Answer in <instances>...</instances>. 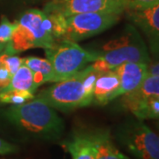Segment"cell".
Segmentation results:
<instances>
[{"label":"cell","mask_w":159,"mask_h":159,"mask_svg":"<svg viewBox=\"0 0 159 159\" xmlns=\"http://www.w3.org/2000/svg\"><path fill=\"white\" fill-rule=\"evenodd\" d=\"M119 79V97L135 90L148 74V64L125 62L114 68Z\"/></svg>","instance_id":"10"},{"label":"cell","mask_w":159,"mask_h":159,"mask_svg":"<svg viewBox=\"0 0 159 159\" xmlns=\"http://www.w3.org/2000/svg\"><path fill=\"white\" fill-rule=\"evenodd\" d=\"M18 150L16 146L12 145L11 143H8L6 141L0 139V154L4 155V154L14 153Z\"/></svg>","instance_id":"22"},{"label":"cell","mask_w":159,"mask_h":159,"mask_svg":"<svg viewBox=\"0 0 159 159\" xmlns=\"http://www.w3.org/2000/svg\"><path fill=\"white\" fill-rule=\"evenodd\" d=\"M150 57L141 34L134 25L129 24L119 37L110 41L103 51L97 52V58L91 66L98 72H105L125 62L148 64Z\"/></svg>","instance_id":"2"},{"label":"cell","mask_w":159,"mask_h":159,"mask_svg":"<svg viewBox=\"0 0 159 159\" xmlns=\"http://www.w3.org/2000/svg\"><path fill=\"white\" fill-rule=\"evenodd\" d=\"M63 148L73 159H95L93 145L89 131H78L62 143Z\"/></svg>","instance_id":"14"},{"label":"cell","mask_w":159,"mask_h":159,"mask_svg":"<svg viewBox=\"0 0 159 159\" xmlns=\"http://www.w3.org/2000/svg\"><path fill=\"white\" fill-rule=\"evenodd\" d=\"M15 22H11L9 20L3 16L0 21V43H8L11 39L13 31L15 29Z\"/></svg>","instance_id":"18"},{"label":"cell","mask_w":159,"mask_h":159,"mask_svg":"<svg viewBox=\"0 0 159 159\" xmlns=\"http://www.w3.org/2000/svg\"><path fill=\"white\" fill-rule=\"evenodd\" d=\"M3 55H4V54L0 55V66H1V64H2V58H3Z\"/></svg>","instance_id":"25"},{"label":"cell","mask_w":159,"mask_h":159,"mask_svg":"<svg viewBox=\"0 0 159 159\" xmlns=\"http://www.w3.org/2000/svg\"><path fill=\"white\" fill-rule=\"evenodd\" d=\"M89 66L67 79L57 81L56 84L42 90L36 98L53 109L67 111L91 104L86 97L83 81Z\"/></svg>","instance_id":"5"},{"label":"cell","mask_w":159,"mask_h":159,"mask_svg":"<svg viewBox=\"0 0 159 159\" xmlns=\"http://www.w3.org/2000/svg\"><path fill=\"white\" fill-rule=\"evenodd\" d=\"M148 74L159 75V59L150 60L148 64Z\"/></svg>","instance_id":"23"},{"label":"cell","mask_w":159,"mask_h":159,"mask_svg":"<svg viewBox=\"0 0 159 159\" xmlns=\"http://www.w3.org/2000/svg\"><path fill=\"white\" fill-rule=\"evenodd\" d=\"M119 14L108 12L78 13L66 17V32L61 41L79 42L111 28L120 19Z\"/></svg>","instance_id":"7"},{"label":"cell","mask_w":159,"mask_h":159,"mask_svg":"<svg viewBox=\"0 0 159 159\" xmlns=\"http://www.w3.org/2000/svg\"><path fill=\"white\" fill-rule=\"evenodd\" d=\"M127 9V0H51L44 6L46 13L65 17L87 12H108L122 15Z\"/></svg>","instance_id":"8"},{"label":"cell","mask_w":159,"mask_h":159,"mask_svg":"<svg viewBox=\"0 0 159 159\" xmlns=\"http://www.w3.org/2000/svg\"><path fill=\"white\" fill-rule=\"evenodd\" d=\"M45 12L38 9H30L20 15L15 21L16 27L10 41L15 53L33 48L47 49L56 41L43 27Z\"/></svg>","instance_id":"6"},{"label":"cell","mask_w":159,"mask_h":159,"mask_svg":"<svg viewBox=\"0 0 159 159\" xmlns=\"http://www.w3.org/2000/svg\"><path fill=\"white\" fill-rule=\"evenodd\" d=\"M11 77L12 76L9 73L7 68L3 64H1L0 66V91L6 89V87L9 85Z\"/></svg>","instance_id":"21"},{"label":"cell","mask_w":159,"mask_h":159,"mask_svg":"<svg viewBox=\"0 0 159 159\" xmlns=\"http://www.w3.org/2000/svg\"><path fill=\"white\" fill-rule=\"evenodd\" d=\"M127 19L145 34L152 55L150 60L159 59V3L140 9L125 11Z\"/></svg>","instance_id":"9"},{"label":"cell","mask_w":159,"mask_h":159,"mask_svg":"<svg viewBox=\"0 0 159 159\" xmlns=\"http://www.w3.org/2000/svg\"><path fill=\"white\" fill-rule=\"evenodd\" d=\"M9 54V55H15V52L11 48L10 42L8 43H0V55L2 54Z\"/></svg>","instance_id":"24"},{"label":"cell","mask_w":159,"mask_h":159,"mask_svg":"<svg viewBox=\"0 0 159 159\" xmlns=\"http://www.w3.org/2000/svg\"><path fill=\"white\" fill-rule=\"evenodd\" d=\"M123 108L131 111L138 103L152 97H159V75L147 74L135 90L121 96Z\"/></svg>","instance_id":"12"},{"label":"cell","mask_w":159,"mask_h":159,"mask_svg":"<svg viewBox=\"0 0 159 159\" xmlns=\"http://www.w3.org/2000/svg\"><path fill=\"white\" fill-rule=\"evenodd\" d=\"M23 64L33 72L34 85L36 89L45 82L52 81L53 69L48 59L37 57H29L23 59Z\"/></svg>","instance_id":"15"},{"label":"cell","mask_w":159,"mask_h":159,"mask_svg":"<svg viewBox=\"0 0 159 159\" xmlns=\"http://www.w3.org/2000/svg\"><path fill=\"white\" fill-rule=\"evenodd\" d=\"M34 98V93L30 91L8 90L0 91V102L4 103H11L14 105L22 104Z\"/></svg>","instance_id":"17"},{"label":"cell","mask_w":159,"mask_h":159,"mask_svg":"<svg viewBox=\"0 0 159 159\" xmlns=\"http://www.w3.org/2000/svg\"><path fill=\"white\" fill-rule=\"evenodd\" d=\"M115 138L136 159H159V136L141 119H129L117 128Z\"/></svg>","instance_id":"4"},{"label":"cell","mask_w":159,"mask_h":159,"mask_svg":"<svg viewBox=\"0 0 159 159\" xmlns=\"http://www.w3.org/2000/svg\"><path fill=\"white\" fill-rule=\"evenodd\" d=\"M4 89L30 91L34 93L36 89V87L34 85L33 72L27 66L22 64L20 67L18 69L17 72L12 75L9 85Z\"/></svg>","instance_id":"16"},{"label":"cell","mask_w":159,"mask_h":159,"mask_svg":"<svg viewBox=\"0 0 159 159\" xmlns=\"http://www.w3.org/2000/svg\"><path fill=\"white\" fill-rule=\"evenodd\" d=\"M45 53L53 69V82L73 76L97 58V52L86 51L71 41L56 42Z\"/></svg>","instance_id":"3"},{"label":"cell","mask_w":159,"mask_h":159,"mask_svg":"<svg viewBox=\"0 0 159 159\" xmlns=\"http://www.w3.org/2000/svg\"><path fill=\"white\" fill-rule=\"evenodd\" d=\"M89 132L95 159H129L115 146L108 129H97Z\"/></svg>","instance_id":"13"},{"label":"cell","mask_w":159,"mask_h":159,"mask_svg":"<svg viewBox=\"0 0 159 159\" xmlns=\"http://www.w3.org/2000/svg\"><path fill=\"white\" fill-rule=\"evenodd\" d=\"M119 76L114 69L100 72L97 76L92 102L98 105H104L119 97Z\"/></svg>","instance_id":"11"},{"label":"cell","mask_w":159,"mask_h":159,"mask_svg":"<svg viewBox=\"0 0 159 159\" xmlns=\"http://www.w3.org/2000/svg\"><path fill=\"white\" fill-rule=\"evenodd\" d=\"M2 64L6 66L12 76L23 64V59L15 55H9L5 53L2 58Z\"/></svg>","instance_id":"19"},{"label":"cell","mask_w":159,"mask_h":159,"mask_svg":"<svg viewBox=\"0 0 159 159\" xmlns=\"http://www.w3.org/2000/svg\"><path fill=\"white\" fill-rule=\"evenodd\" d=\"M20 130L35 139L54 141L64 132V122L55 110L38 98L14 105L5 113Z\"/></svg>","instance_id":"1"},{"label":"cell","mask_w":159,"mask_h":159,"mask_svg":"<svg viewBox=\"0 0 159 159\" xmlns=\"http://www.w3.org/2000/svg\"><path fill=\"white\" fill-rule=\"evenodd\" d=\"M159 0H127V9H140L158 4Z\"/></svg>","instance_id":"20"}]
</instances>
